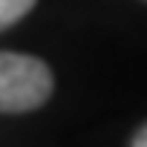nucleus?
Masks as SVG:
<instances>
[{
  "instance_id": "nucleus-1",
  "label": "nucleus",
  "mask_w": 147,
  "mask_h": 147,
  "mask_svg": "<svg viewBox=\"0 0 147 147\" xmlns=\"http://www.w3.org/2000/svg\"><path fill=\"white\" fill-rule=\"evenodd\" d=\"M55 90V75L46 61L26 52L0 49V113L40 110Z\"/></svg>"
},
{
  "instance_id": "nucleus-2",
  "label": "nucleus",
  "mask_w": 147,
  "mask_h": 147,
  "mask_svg": "<svg viewBox=\"0 0 147 147\" xmlns=\"http://www.w3.org/2000/svg\"><path fill=\"white\" fill-rule=\"evenodd\" d=\"M35 3L38 0H0V32H6L15 23H20L35 9Z\"/></svg>"
},
{
  "instance_id": "nucleus-3",
  "label": "nucleus",
  "mask_w": 147,
  "mask_h": 147,
  "mask_svg": "<svg viewBox=\"0 0 147 147\" xmlns=\"http://www.w3.org/2000/svg\"><path fill=\"white\" fill-rule=\"evenodd\" d=\"M130 147H147V121L133 133V141H130Z\"/></svg>"
}]
</instances>
